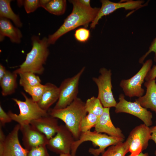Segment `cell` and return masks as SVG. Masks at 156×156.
Returning a JSON list of instances; mask_svg holds the SVG:
<instances>
[{"instance_id": "obj_1", "label": "cell", "mask_w": 156, "mask_h": 156, "mask_svg": "<svg viewBox=\"0 0 156 156\" xmlns=\"http://www.w3.org/2000/svg\"><path fill=\"white\" fill-rule=\"evenodd\" d=\"M70 1L73 5L72 11L57 30L48 36V42L49 45L54 44L63 35L79 26L87 27L95 19L100 9L86 7L79 0Z\"/></svg>"}, {"instance_id": "obj_2", "label": "cell", "mask_w": 156, "mask_h": 156, "mask_svg": "<svg viewBox=\"0 0 156 156\" xmlns=\"http://www.w3.org/2000/svg\"><path fill=\"white\" fill-rule=\"evenodd\" d=\"M31 40L32 47L31 50L19 68L13 71L17 74L30 72L41 75L44 72L43 66L49 54L47 38L45 37L40 39L38 36H33Z\"/></svg>"}, {"instance_id": "obj_3", "label": "cell", "mask_w": 156, "mask_h": 156, "mask_svg": "<svg viewBox=\"0 0 156 156\" xmlns=\"http://www.w3.org/2000/svg\"><path fill=\"white\" fill-rule=\"evenodd\" d=\"M51 116L63 121L72 133L75 140H78L81 134L79 125L82 119L86 115L85 103L77 97L66 107L59 109H49L48 112Z\"/></svg>"}, {"instance_id": "obj_4", "label": "cell", "mask_w": 156, "mask_h": 156, "mask_svg": "<svg viewBox=\"0 0 156 156\" xmlns=\"http://www.w3.org/2000/svg\"><path fill=\"white\" fill-rule=\"evenodd\" d=\"M124 140V138L108 135L95 131H89L82 132L79 139L75 140L73 143L70 154L72 155H76L79 146L84 142L89 141L92 142L94 146H98L99 148H90L89 152L93 156H99L101 153L102 154L105 152V149L107 147L123 142Z\"/></svg>"}, {"instance_id": "obj_5", "label": "cell", "mask_w": 156, "mask_h": 156, "mask_svg": "<svg viewBox=\"0 0 156 156\" xmlns=\"http://www.w3.org/2000/svg\"><path fill=\"white\" fill-rule=\"evenodd\" d=\"M25 99L24 101L17 99L12 98V100L18 105L20 113L17 114L9 111L7 113L12 120L18 123L20 126L30 124L31 122L35 119L49 114L42 109L37 103L34 101L31 98H28L23 92H21Z\"/></svg>"}, {"instance_id": "obj_6", "label": "cell", "mask_w": 156, "mask_h": 156, "mask_svg": "<svg viewBox=\"0 0 156 156\" xmlns=\"http://www.w3.org/2000/svg\"><path fill=\"white\" fill-rule=\"evenodd\" d=\"M153 63L151 59L147 60L135 75L128 79L121 80L120 86L126 96L130 97H139L143 96L145 91L142 85L151 68Z\"/></svg>"}, {"instance_id": "obj_7", "label": "cell", "mask_w": 156, "mask_h": 156, "mask_svg": "<svg viewBox=\"0 0 156 156\" xmlns=\"http://www.w3.org/2000/svg\"><path fill=\"white\" fill-rule=\"evenodd\" d=\"M85 69V67H83L74 76L67 78L62 81L59 87V98L53 109L64 108L77 97L79 81Z\"/></svg>"}, {"instance_id": "obj_8", "label": "cell", "mask_w": 156, "mask_h": 156, "mask_svg": "<svg viewBox=\"0 0 156 156\" xmlns=\"http://www.w3.org/2000/svg\"><path fill=\"white\" fill-rule=\"evenodd\" d=\"M99 72L100 75L98 77H93L92 78L98 87L97 97L104 107H115L117 103L112 91L111 71L110 69L108 70L105 68H102Z\"/></svg>"}, {"instance_id": "obj_9", "label": "cell", "mask_w": 156, "mask_h": 156, "mask_svg": "<svg viewBox=\"0 0 156 156\" xmlns=\"http://www.w3.org/2000/svg\"><path fill=\"white\" fill-rule=\"evenodd\" d=\"M151 135L150 127L144 124L132 130L126 141L129 144V152L131 156H136L147 148Z\"/></svg>"}, {"instance_id": "obj_10", "label": "cell", "mask_w": 156, "mask_h": 156, "mask_svg": "<svg viewBox=\"0 0 156 156\" xmlns=\"http://www.w3.org/2000/svg\"><path fill=\"white\" fill-rule=\"evenodd\" d=\"M75 140L66 126L61 125L55 135L49 140L46 146L51 151L60 155L70 154L71 146Z\"/></svg>"}, {"instance_id": "obj_11", "label": "cell", "mask_w": 156, "mask_h": 156, "mask_svg": "<svg viewBox=\"0 0 156 156\" xmlns=\"http://www.w3.org/2000/svg\"><path fill=\"white\" fill-rule=\"evenodd\" d=\"M119 101L115 107V112L116 113H125L133 115L141 120L146 125L151 126L152 124L153 115L147 109L142 106L135 101L131 102L126 100L122 94H120Z\"/></svg>"}, {"instance_id": "obj_12", "label": "cell", "mask_w": 156, "mask_h": 156, "mask_svg": "<svg viewBox=\"0 0 156 156\" xmlns=\"http://www.w3.org/2000/svg\"><path fill=\"white\" fill-rule=\"evenodd\" d=\"M102 5L96 17L90 25L91 28H94L99 21L103 16L109 15L117 10L124 8L125 10H136L147 5L148 2L144 1L129 0L124 2H114L109 0L101 1Z\"/></svg>"}, {"instance_id": "obj_13", "label": "cell", "mask_w": 156, "mask_h": 156, "mask_svg": "<svg viewBox=\"0 0 156 156\" xmlns=\"http://www.w3.org/2000/svg\"><path fill=\"white\" fill-rule=\"evenodd\" d=\"M20 126L15 125L6 136L4 142L0 144V156H27L29 151L21 144L18 138Z\"/></svg>"}, {"instance_id": "obj_14", "label": "cell", "mask_w": 156, "mask_h": 156, "mask_svg": "<svg viewBox=\"0 0 156 156\" xmlns=\"http://www.w3.org/2000/svg\"><path fill=\"white\" fill-rule=\"evenodd\" d=\"M20 130L22 134L23 144L28 151L41 145H47L48 143L49 140L45 135L30 124L20 126Z\"/></svg>"}, {"instance_id": "obj_15", "label": "cell", "mask_w": 156, "mask_h": 156, "mask_svg": "<svg viewBox=\"0 0 156 156\" xmlns=\"http://www.w3.org/2000/svg\"><path fill=\"white\" fill-rule=\"evenodd\" d=\"M109 108L104 107L102 114L98 117L94 127V131L99 133H104L109 135L125 138L122 131L116 127L112 123L109 113Z\"/></svg>"}, {"instance_id": "obj_16", "label": "cell", "mask_w": 156, "mask_h": 156, "mask_svg": "<svg viewBox=\"0 0 156 156\" xmlns=\"http://www.w3.org/2000/svg\"><path fill=\"white\" fill-rule=\"evenodd\" d=\"M30 124L44 134L49 140L56 134L60 126L57 118L49 114L32 120Z\"/></svg>"}, {"instance_id": "obj_17", "label": "cell", "mask_w": 156, "mask_h": 156, "mask_svg": "<svg viewBox=\"0 0 156 156\" xmlns=\"http://www.w3.org/2000/svg\"><path fill=\"white\" fill-rule=\"evenodd\" d=\"M146 92L144 96L135 99L144 108L150 109L156 114V83L155 79L146 81L144 83Z\"/></svg>"}, {"instance_id": "obj_18", "label": "cell", "mask_w": 156, "mask_h": 156, "mask_svg": "<svg viewBox=\"0 0 156 156\" xmlns=\"http://www.w3.org/2000/svg\"><path fill=\"white\" fill-rule=\"evenodd\" d=\"M45 85V90L37 103L42 109L48 112L50 106L58 101L60 90L59 87L51 83L48 82Z\"/></svg>"}, {"instance_id": "obj_19", "label": "cell", "mask_w": 156, "mask_h": 156, "mask_svg": "<svg viewBox=\"0 0 156 156\" xmlns=\"http://www.w3.org/2000/svg\"><path fill=\"white\" fill-rule=\"evenodd\" d=\"M6 36L8 37L12 42L18 44L21 42L22 35L21 31L14 27L9 19L0 18V41H2Z\"/></svg>"}, {"instance_id": "obj_20", "label": "cell", "mask_w": 156, "mask_h": 156, "mask_svg": "<svg viewBox=\"0 0 156 156\" xmlns=\"http://www.w3.org/2000/svg\"><path fill=\"white\" fill-rule=\"evenodd\" d=\"M17 75L13 72L7 70L4 77L0 80L1 94L3 96L14 93L17 87Z\"/></svg>"}, {"instance_id": "obj_21", "label": "cell", "mask_w": 156, "mask_h": 156, "mask_svg": "<svg viewBox=\"0 0 156 156\" xmlns=\"http://www.w3.org/2000/svg\"><path fill=\"white\" fill-rule=\"evenodd\" d=\"M10 0H0V18H6L11 20L16 27H21L22 26L19 16L15 14L10 6Z\"/></svg>"}, {"instance_id": "obj_22", "label": "cell", "mask_w": 156, "mask_h": 156, "mask_svg": "<svg viewBox=\"0 0 156 156\" xmlns=\"http://www.w3.org/2000/svg\"><path fill=\"white\" fill-rule=\"evenodd\" d=\"M66 5L65 0H49L43 8L52 14L60 15L64 13Z\"/></svg>"}, {"instance_id": "obj_23", "label": "cell", "mask_w": 156, "mask_h": 156, "mask_svg": "<svg viewBox=\"0 0 156 156\" xmlns=\"http://www.w3.org/2000/svg\"><path fill=\"white\" fill-rule=\"evenodd\" d=\"M129 149V144L125 141L110 146L101 156H125Z\"/></svg>"}, {"instance_id": "obj_24", "label": "cell", "mask_w": 156, "mask_h": 156, "mask_svg": "<svg viewBox=\"0 0 156 156\" xmlns=\"http://www.w3.org/2000/svg\"><path fill=\"white\" fill-rule=\"evenodd\" d=\"M85 107L87 113H92L98 117L102 114L104 109L100 100L94 96L86 100Z\"/></svg>"}, {"instance_id": "obj_25", "label": "cell", "mask_w": 156, "mask_h": 156, "mask_svg": "<svg viewBox=\"0 0 156 156\" xmlns=\"http://www.w3.org/2000/svg\"><path fill=\"white\" fill-rule=\"evenodd\" d=\"M20 77L19 83L23 87L33 86L41 84V81L39 76L30 72H26L18 74Z\"/></svg>"}, {"instance_id": "obj_26", "label": "cell", "mask_w": 156, "mask_h": 156, "mask_svg": "<svg viewBox=\"0 0 156 156\" xmlns=\"http://www.w3.org/2000/svg\"><path fill=\"white\" fill-rule=\"evenodd\" d=\"M98 117L94 114L88 113L81 121L79 125V130L81 133L90 131L94 127L98 120Z\"/></svg>"}, {"instance_id": "obj_27", "label": "cell", "mask_w": 156, "mask_h": 156, "mask_svg": "<svg viewBox=\"0 0 156 156\" xmlns=\"http://www.w3.org/2000/svg\"><path fill=\"white\" fill-rule=\"evenodd\" d=\"M45 87V84H42L35 86H27L23 87L25 92L31 96V99L37 103L41 98Z\"/></svg>"}, {"instance_id": "obj_28", "label": "cell", "mask_w": 156, "mask_h": 156, "mask_svg": "<svg viewBox=\"0 0 156 156\" xmlns=\"http://www.w3.org/2000/svg\"><path fill=\"white\" fill-rule=\"evenodd\" d=\"M90 35L89 30L85 28H80L77 29L75 32L74 36L78 41L84 43L89 39Z\"/></svg>"}, {"instance_id": "obj_29", "label": "cell", "mask_w": 156, "mask_h": 156, "mask_svg": "<svg viewBox=\"0 0 156 156\" xmlns=\"http://www.w3.org/2000/svg\"><path fill=\"white\" fill-rule=\"evenodd\" d=\"M47 147L43 145L33 148L29 151L27 156H50Z\"/></svg>"}, {"instance_id": "obj_30", "label": "cell", "mask_w": 156, "mask_h": 156, "mask_svg": "<svg viewBox=\"0 0 156 156\" xmlns=\"http://www.w3.org/2000/svg\"><path fill=\"white\" fill-rule=\"evenodd\" d=\"M23 5L27 13H30L35 11L38 8L40 7V0H24Z\"/></svg>"}, {"instance_id": "obj_31", "label": "cell", "mask_w": 156, "mask_h": 156, "mask_svg": "<svg viewBox=\"0 0 156 156\" xmlns=\"http://www.w3.org/2000/svg\"><path fill=\"white\" fill-rule=\"evenodd\" d=\"M152 52L154 53V61L156 62V37L151 42L148 51L139 59V62L140 64H143L145 59Z\"/></svg>"}, {"instance_id": "obj_32", "label": "cell", "mask_w": 156, "mask_h": 156, "mask_svg": "<svg viewBox=\"0 0 156 156\" xmlns=\"http://www.w3.org/2000/svg\"><path fill=\"white\" fill-rule=\"evenodd\" d=\"M12 119L8 113H6L0 105V126H4L5 124L11 122Z\"/></svg>"}, {"instance_id": "obj_33", "label": "cell", "mask_w": 156, "mask_h": 156, "mask_svg": "<svg viewBox=\"0 0 156 156\" xmlns=\"http://www.w3.org/2000/svg\"><path fill=\"white\" fill-rule=\"evenodd\" d=\"M156 77V65H154L147 75L145 80L146 81L155 79Z\"/></svg>"}, {"instance_id": "obj_34", "label": "cell", "mask_w": 156, "mask_h": 156, "mask_svg": "<svg viewBox=\"0 0 156 156\" xmlns=\"http://www.w3.org/2000/svg\"><path fill=\"white\" fill-rule=\"evenodd\" d=\"M151 135L150 140H153L156 144V125L155 126L150 127ZM155 154L156 156V150L155 152Z\"/></svg>"}, {"instance_id": "obj_35", "label": "cell", "mask_w": 156, "mask_h": 156, "mask_svg": "<svg viewBox=\"0 0 156 156\" xmlns=\"http://www.w3.org/2000/svg\"><path fill=\"white\" fill-rule=\"evenodd\" d=\"M7 71L5 68L1 64H0V80L5 75Z\"/></svg>"}, {"instance_id": "obj_36", "label": "cell", "mask_w": 156, "mask_h": 156, "mask_svg": "<svg viewBox=\"0 0 156 156\" xmlns=\"http://www.w3.org/2000/svg\"><path fill=\"white\" fill-rule=\"evenodd\" d=\"M79 2L84 5L88 7H91L90 0H79Z\"/></svg>"}, {"instance_id": "obj_37", "label": "cell", "mask_w": 156, "mask_h": 156, "mask_svg": "<svg viewBox=\"0 0 156 156\" xmlns=\"http://www.w3.org/2000/svg\"><path fill=\"white\" fill-rule=\"evenodd\" d=\"M127 156H131V155H128ZM135 156H149L148 153H143L142 152L140 153L139 155Z\"/></svg>"}, {"instance_id": "obj_38", "label": "cell", "mask_w": 156, "mask_h": 156, "mask_svg": "<svg viewBox=\"0 0 156 156\" xmlns=\"http://www.w3.org/2000/svg\"><path fill=\"white\" fill-rule=\"evenodd\" d=\"M59 156H77V155H73L71 154H62L60 155Z\"/></svg>"}, {"instance_id": "obj_39", "label": "cell", "mask_w": 156, "mask_h": 156, "mask_svg": "<svg viewBox=\"0 0 156 156\" xmlns=\"http://www.w3.org/2000/svg\"><path fill=\"white\" fill-rule=\"evenodd\" d=\"M18 4L19 6H21L23 5L24 1L23 0H18L17 1Z\"/></svg>"}]
</instances>
